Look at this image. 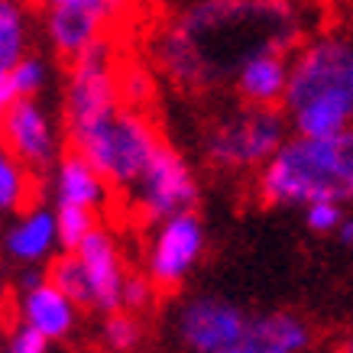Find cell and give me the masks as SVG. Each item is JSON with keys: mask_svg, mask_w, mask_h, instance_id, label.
<instances>
[{"mask_svg": "<svg viewBox=\"0 0 353 353\" xmlns=\"http://www.w3.org/2000/svg\"><path fill=\"white\" fill-rule=\"evenodd\" d=\"M308 32L301 0H192L152 43L162 75L185 91L234 81L236 68L263 49L295 52Z\"/></svg>", "mask_w": 353, "mask_h": 353, "instance_id": "obj_1", "label": "cell"}, {"mask_svg": "<svg viewBox=\"0 0 353 353\" xmlns=\"http://www.w3.org/2000/svg\"><path fill=\"white\" fill-rule=\"evenodd\" d=\"M285 117L301 137H324L353 127V39L324 32L292 55Z\"/></svg>", "mask_w": 353, "mask_h": 353, "instance_id": "obj_2", "label": "cell"}, {"mask_svg": "<svg viewBox=\"0 0 353 353\" xmlns=\"http://www.w3.org/2000/svg\"><path fill=\"white\" fill-rule=\"evenodd\" d=\"M256 192L269 208L353 201V127L324 137L295 133L285 139L259 169Z\"/></svg>", "mask_w": 353, "mask_h": 353, "instance_id": "obj_3", "label": "cell"}, {"mask_svg": "<svg viewBox=\"0 0 353 353\" xmlns=\"http://www.w3.org/2000/svg\"><path fill=\"white\" fill-rule=\"evenodd\" d=\"M159 143L162 137L143 110L120 104L110 117L72 137V150L81 152L108 179V185L133 188L143 169L150 165L152 152L159 150Z\"/></svg>", "mask_w": 353, "mask_h": 353, "instance_id": "obj_4", "label": "cell"}, {"mask_svg": "<svg viewBox=\"0 0 353 353\" xmlns=\"http://www.w3.org/2000/svg\"><path fill=\"white\" fill-rule=\"evenodd\" d=\"M289 133V117L279 114L276 108H253L246 104L230 117L208 130L204 137V159L214 169L224 172H246L263 169L276 150L285 143Z\"/></svg>", "mask_w": 353, "mask_h": 353, "instance_id": "obj_5", "label": "cell"}, {"mask_svg": "<svg viewBox=\"0 0 353 353\" xmlns=\"http://www.w3.org/2000/svg\"><path fill=\"white\" fill-rule=\"evenodd\" d=\"M120 65L114 46L101 36L94 46L78 52L68 68L65 88V130L68 139L101 123L120 108Z\"/></svg>", "mask_w": 353, "mask_h": 353, "instance_id": "obj_6", "label": "cell"}, {"mask_svg": "<svg viewBox=\"0 0 353 353\" xmlns=\"http://www.w3.org/2000/svg\"><path fill=\"white\" fill-rule=\"evenodd\" d=\"M133 192V208L139 211L143 221H165V217L188 211L198 201V182H194L188 162L182 152L172 150L169 143H159V150L152 152L150 165L137 179Z\"/></svg>", "mask_w": 353, "mask_h": 353, "instance_id": "obj_7", "label": "cell"}, {"mask_svg": "<svg viewBox=\"0 0 353 353\" xmlns=\"http://www.w3.org/2000/svg\"><path fill=\"white\" fill-rule=\"evenodd\" d=\"M201 253H204V224L192 208L159 221V230L152 236L150 256H146V269H150V279L156 282V289L182 285L188 272L198 266Z\"/></svg>", "mask_w": 353, "mask_h": 353, "instance_id": "obj_8", "label": "cell"}, {"mask_svg": "<svg viewBox=\"0 0 353 353\" xmlns=\"http://www.w3.org/2000/svg\"><path fill=\"white\" fill-rule=\"evenodd\" d=\"M246 321H250V314L234 301L198 295L182 305L179 318H175V331H179V341L192 353H230L240 341Z\"/></svg>", "mask_w": 353, "mask_h": 353, "instance_id": "obj_9", "label": "cell"}, {"mask_svg": "<svg viewBox=\"0 0 353 353\" xmlns=\"http://www.w3.org/2000/svg\"><path fill=\"white\" fill-rule=\"evenodd\" d=\"M3 143L20 156L30 169H46L59 152V139L49 114L39 108L36 97H17L3 120Z\"/></svg>", "mask_w": 353, "mask_h": 353, "instance_id": "obj_10", "label": "cell"}, {"mask_svg": "<svg viewBox=\"0 0 353 353\" xmlns=\"http://www.w3.org/2000/svg\"><path fill=\"white\" fill-rule=\"evenodd\" d=\"M81 263H85L88 282H91V295H94V308L110 314V311L123 308V263H120V250L114 243V236L108 230L94 227L91 234L81 240V246L75 250Z\"/></svg>", "mask_w": 353, "mask_h": 353, "instance_id": "obj_11", "label": "cell"}, {"mask_svg": "<svg viewBox=\"0 0 353 353\" xmlns=\"http://www.w3.org/2000/svg\"><path fill=\"white\" fill-rule=\"evenodd\" d=\"M289 72H292V55L282 49H263V52L250 55L234 75V91L243 104L253 108H276L285 101L289 91Z\"/></svg>", "mask_w": 353, "mask_h": 353, "instance_id": "obj_12", "label": "cell"}, {"mask_svg": "<svg viewBox=\"0 0 353 353\" xmlns=\"http://www.w3.org/2000/svg\"><path fill=\"white\" fill-rule=\"evenodd\" d=\"M311 347V327L292 311L250 314L240 341L230 353H301Z\"/></svg>", "mask_w": 353, "mask_h": 353, "instance_id": "obj_13", "label": "cell"}, {"mask_svg": "<svg viewBox=\"0 0 353 353\" xmlns=\"http://www.w3.org/2000/svg\"><path fill=\"white\" fill-rule=\"evenodd\" d=\"M104 26L108 20L91 0H72V3L46 10V36L55 52L65 55L68 62L78 52H85L88 46H94L104 36Z\"/></svg>", "mask_w": 353, "mask_h": 353, "instance_id": "obj_14", "label": "cell"}, {"mask_svg": "<svg viewBox=\"0 0 353 353\" xmlns=\"http://www.w3.org/2000/svg\"><path fill=\"white\" fill-rule=\"evenodd\" d=\"M20 314H23V321L30 324V327H36L39 334H46L49 341H62L75 327L78 305L46 276L43 282L23 289Z\"/></svg>", "mask_w": 353, "mask_h": 353, "instance_id": "obj_15", "label": "cell"}, {"mask_svg": "<svg viewBox=\"0 0 353 353\" xmlns=\"http://www.w3.org/2000/svg\"><path fill=\"white\" fill-rule=\"evenodd\" d=\"M55 201L101 211L108 201V179L81 152L72 150L68 156H62L59 169H55Z\"/></svg>", "mask_w": 353, "mask_h": 353, "instance_id": "obj_16", "label": "cell"}, {"mask_svg": "<svg viewBox=\"0 0 353 353\" xmlns=\"http://www.w3.org/2000/svg\"><path fill=\"white\" fill-rule=\"evenodd\" d=\"M55 243H59V224H55V214L46 208L26 211L3 236V250L20 263H39L52 253Z\"/></svg>", "mask_w": 353, "mask_h": 353, "instance_id": "obj_17", "label": "cell"}, {"mask_svg": "<svg viewBox=\"0 0 353 353\" xmlns=\"http://www.w3.org/2000/svg\"><path fill=\"white\" fill-rule=\"evenodd\" d=\"M32 194H36V182L30 175V165L7 143H0V214L30 208Z\"/></svg>", "mask_w": 353, "mask_h": 353, "instance_id": "obj_18", "label": "cell"}, {"mask_svg": "<svg viewBox=\"0 0 353 353\" xmlns=\"http://www.w3.org/2000/svg\"><path fill=\"white\" fill-rule=\"evenodd\" d=\"M26 10L20 0H0V72H10L26 55Z\"/></svg>", "mask_w": 353, "mask_h": 353, "instance_id": "obj_19", "label": "cell"}, {"mask_svg": "<svg viewBox=\"0 0 353 353\" xmlns=\"http://www.w3.org/2000/svg\"><path fill=\"white\" fill-rule=\"evenodd\" d=\"M49 282H55L78 308H94V295H91L85 263H81V256H78L75 250H65L62 256L49 266Z\"/></svg>", "mask_w": 353, "mask_h": 353, "instance_id": "obj_20", "label": "cell"}, {"mask_svg": "<svg viewBox=\"0 0 353 353\" xmlns=\"http://www.w3.org/2000/svg\"><path fill=\"white\" fill-rule=\"evenodd\" d=\"M55 224H59V246L62 250H78L91 230H94V211L78 208V204H59L55 211Z\"/></svg>", "mask_w": 353, "mask_h": 353, "instance_id": "obj_21", "label": "cell"}, {"mask_svg": "<svg viewBox=\"0 0 353 353\" xmlns=\"http://www.w3.org/2000/svg\"><path fill=\"white\" fill-rule=\"evenodd\" d=\"M139 341H143V327L139 321L130 314L127 308L123 311H110L108 321H104V343H108L114 353H130L137 350Z\"/></svg>", "mask_w": 353, "mask_h": 353, "instance_id": "obj_22", "label": "cell"}, {"mask_svg": "<svg viewBox=\"0 0 353 353\" xmlns=\"http://www.w3.org/2000/svg\"><path fill=\"white\" fill-rule=\"evenodd\" d=\"M152 75L146 65H120V101L127 108L143 110L152 101Z\"/></svg>", "mask_w": 353, "mask_h": 353, "instance_id": "obj_23", "label": "cell"}, {"mask_svg": "<svg viewBox=\"0 0 353 353\" xmlns=\"http://www.w3.org/2000/svg\"><path fill=\"white\" fill-rule=\"evenodd\" d=\"M7 75H10V85L17 91V97H36L46 88V81H49V65L39 55H23Z\"/></svg>", "mask_w": 353, "mask_h": 353, "instance_id": "obj_24", "label": "cell"}, {"mask_svg": "<svg viewBox=\"0 0 353 353\" xmlns=\"http://www.w3.org/2000/svg\"><path fill=\"white\" fill-rule=\"evenodd\" d=\"M343 204L337 201H311L305 204V227L311 234H337L343 221Z\"/></svg>", "mask_w": 353, "mask_h": 353, "instance_id": "obj_25", "label": "cell"}, {"mask_svg": "<svg viewBox=\"0 0 353 353\" xmlns=\"http://www.w3.org/2000/svg\"><path fill=\"white\" fill-rule=\"evenodd\" d=\"M3 353H49V337L46 334H39L36 327H30V324L23 321L17 331L7 337V347H3Z\"/></svg>", "mask_w": 353, "mask_h": 353, "instance_id": "obj_26", "label": "cell"}, {"mask_svg": "<svg viewBox=\"0 0 353 353\" xmlns=\"http://www.w3.org/2000/svg\"><path fill=\"white\" fill-rule=\"evenodd\" d=\"M152 289H156V282H152V279H146V276H127V282H123V308H127V311L150 308Z\"/></svg>", "mask_w": 353, "mask_h": 353, "instance_id": "obj_27", "label": "cell"}, {"mask_svg": "<svg viewBox=\"0 0 353 353\" xmlns=\"http://www.w3.org/2000/svg\"><path fill=\"white\" fill-rule=\"evenodd\" d=\"M97 10H101V17L108 23H114V20H120V17H127L130 10H133V3L137 0H91Z\"/></svg>", "mask_w": 353, "mask_h": 353, "instance_id": "obj_28", "label": "cell"}, {"mask_svg": "<svg viewBox=\"0 0 353 353\" xmlns=\"http://www.w3.org/2000/svg\"><path fill=\"white\" fill-rule=\"evenodd\" d=\"M13 101H17V91L10 85V75L0 72V137H3V120H7V110H10Z\"/></svg>", "mask_w": 353, "mask_h": 353, "instance_id": "obj_29", "label": "cell"}, {"mask_svg": "<svg viewBox=\"0 0 353 353\" xmlns=\"http://www.w3.org/2000/svg\"><path fill=\"white\" fill-rule=\"evenodd\" d=\"M337 240L353 250V217H343L341 221V227H337Z\"/></svg>", "mask_w": 353, "mask_h": 353, "instance_id": "obj_30", "label": "cell"}, {"mask_svg": "<svg viewBox=\"0 0 353 353\" xmlns=\"http://www.w3.org/2000/svg\"><path fill=\"white\" fill-rule=\"evenodd\" d=\"M36 7H43V10H52V7H62V3H72V0H32Z\"/></svg>", "mask_w": 353, "mask_h": 353, "instance_id": "obj_31", "label": "cell"}, {"mask_svg": "<svg viewBox=\"0 0 353 353\" xmlns=\"http://www.w3.org/2000/svg\"><path fill=\"white\" fill-rule=\"evenodd\" d=\"M341 353H353V331L343 337V343H341Z\"/></svg>", "mask_w": 353, "mask_h": 353, "instance_id": "obj_32", "label": "cell"}]
</instances>
